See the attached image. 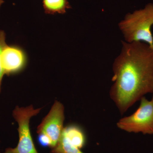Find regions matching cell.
Returning <instances> with one entry per match:
<instances>
[{"label": "cell", "mask_w": 153, "mask_h": 153, "mask_svg": "<svg viewBox=\"0 0 153 153\" xmlns=\"http://www.w3.org/2000/svg\"><path fill=\"white\" fill-rule=\"evenodd\" d=\"M112 66L111 98L123 114L144 95L153 93V48L142 42L122 41Z\"/></svg>", "instance_id": "obj_1"}, {"label": "cell", "mask_w": 153, "mask_h": 153, "mask_svg": "<svg viewBox=\"0 0 153 153\" xmlns=\"http://www.w3.org/2000/svg\"><path fill=\"white\" fill-rule=\"evenodd\" d=\"M153 4L149 3L144 8L127 14L118 24L126 42H142L153 48Z\"/></svg>", "instance_id": "obj_2"}, {"label": "cell", "mask_w": 153, "mask_h": 153, "mask_svg": "<svg viewBox=\"0 0 153 153\" xmlns=\"http://www.w3.org/2000/svg\"><path fill=\"white\" fill-rule=\"evenodd\" d=\"M41 110L35 109L32 105L25 108L16 107L13 115L19 124V143L16 147L7 148L3 153H38L31 135L30 122V119L37 115Z\"/></svg>", "instance_id": "obj_3"}, {"label": "cell", "mask_w": 153, "mask_h": 153, "mask_svg": "<svg viewBox=\"0 0 153 153\" xmlns=\"http://www.w3.org/2000/svg\"><path fill=\"white\" fill-rule=\"evenodd\" d=\"M117 126L128 132L153 134V97L151 100L143 97L137 109L131 115L121 119Z\"/></svg>", "instance_id": "obj_4"}, {"label": "cell", "mask_w": 153, "mask_h": 153, "mask_svg": "<svg viewBox=\"0 0 153 153\" xmlns=\"http://www.w3.org/2000/svg\"><path fill=\"white\" fill-rule=\"evenodd\" d=\"M64 106L60 102L55 101L48 114L37 127L38 134H44L50 141L51 149L57 145L64 129Z\"/></svg>", "instance_id": "obj_5"}, {"label": "cell", "mask_w": 153, "mask_h": 153, "mask_svg": "<svg viewBox=\"0 0 153 153\" xmlns=\"http://www.w3.org/2000/svg\"><path fill=\"white\" fill-rule=\"evenodd\" d=\"M1 65L4 74L7 76L22 71L27 63V57L21 47L7 45L1 54Z\"/></svg>", "instance_id": "obj_6"}, {"label": "cell", "mask_w": 153, "mask_h": 153, "mask_svg": "<svg viewBox=\"0 0 153 153\" xmlns=\"http://www.w3.org/2000/svg\"><path fill=\"white\" fill-rule=\"evenodd\" d=\"M85 143L66 136L62 133L60 140L55 147L52 149L51 153H83L81 151Z\"/></svg>", "instance_id": "obj_7"}, {"label": "cell", "mask_w": 153, "mask_h": 153, "mask_svg": "<svg viewBox=\"0 0 153 153\" xmlns=\"http://www.w3.org/2000/svg\"><path fill=\"white\" fill-rule=\"evenodd\" d=\"M43 7L46 14L65 13L71 8L68 0H43Z\"/></svg>", "instance_id": "obj_8"}, {"label": "cell", "mask_w": 153, "mask_h": 153, "mask_svg": "<svg viewBox=\"0 0 153 153\" xmlns=\"http://www.w3.org/2000/svg\"><path fill=\"white\" fill-rule=\"evenodd\" d=\"M7 44L6 42V33L3 30H0V93L1 90L2 81L3 76L5 75L1 65V54L3 49Z\"/></svg>", "instance_id": "obj_9"}, {"label": "cell", "mask_w": 153, "mask_h": 153, "mask_svg": "<svg viewBox=\"0 0 153 153\" xmlns=\"http://www.w3.org/2000/svg\"><path fill=\"white\" fill-rule=\"evenodd\" d=\"M38 141L41 146L44 147H50V141L49 138L44 134H38Z\"/></svg>", "instance_id": "obj_10"}, {"label": "cell", "mask_w": 153, "mask_h": 153, "mask_svg": "<svg viewBox=\"0 0 153 153\" xmlns=\"http://www.w3.org/2000/svg\"><path fill=\"white\" fill-rule=\"evenodd\" d=\"M4 2V0H0V8H1V7L2 5Z\"/></svg>", "instance_id": "obj_11"}]
</instances>
